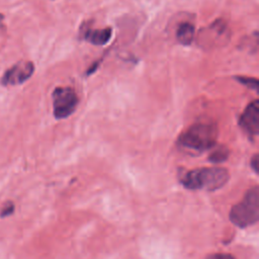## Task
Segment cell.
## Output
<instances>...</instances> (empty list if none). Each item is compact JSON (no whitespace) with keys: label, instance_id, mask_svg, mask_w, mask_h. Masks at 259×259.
Masks as SVG:
<instances>
[{"label":"cell","instance_id":"1","mask_svg":"<svg viewBox=\"0 0 259 259\" xmlns=\"http://www.w3.org/2000/svg\"><path fill=\"white\" fill-rule=\"evenodd\" d=\"M230 178L229 171L221 167H205L186 171L180 181L185 188L196 190H217L223 187Z\"/></svg>","mask_w":259,"mask_h":259},{"label":"cell","instance_id":"2","mask_svg":"<svg viewBox=\"0 0 259 259\" xmlns=\"http://www.w3.org/2000/svg\"><path fill=\"white\" fill-rule=\"evenodd\" d=\"M218 128L211 123H196L186 130L178 139L180 148L193 154H199L214 147L218 139Z\"/></svg>","mask_w":259,"mask_h":259},{"label":"cell","instance_id":"3","mask_svg":"<svg viewBox=\"0 0 259 259\" xmlns=\"http://www.w3.org/2000/svg\"><path fill=\"white\" fill-rule=\"evenodd\" d=\"M259 219V187H251L244 198L230 211L231 222L239 228H246L257 223Z\"/></svg>","mask_w":259,"mask_h":259},{"label":"cell","instance_id":"4","mask_svg":"<svg viewBox=\"0 0 259 259\" xmlns=\"http://www.w3.org/2000/svg\"><path fill=\"white\" fill-rule=\"evenodd\" d=\"M78 104V96L71 87H57L53 92L54 115L56 118H66L71 115Z\"/></svg>","mask_w":259,"mask_h":259},{"label":"cell","instance_id":"5","mask_svg":"<svg viewBox=\"0 0 259 259\" xmlns=\"http://www.w3.org/2000/svg\"><path fill=\"white\" fill-rule=\"evenodd\" d=\"M239 124L241 128L251 139L259 134V100H254L248 104L240 116Z\"/></svg>","mask_w":259,"mask_h":259},{"label":"cell","instance_id":"6","mask_svg":"<svg viewBox=\"0 0 259 259\" xmlns=\"http://www.w3.org/2000/svg\"><path fill=\"white\" fill-rule=\"evenodd\" d=\"M34 66L31 62H19L5 72L2 77L4 85H16L26 81L33 73Z\"/></svg>","mask_w":259,"mask_h":259},{"label":"cell","instance_id":"7","mask_svg":"<svg viewBox=\"0 0 259 259\" xmlns=\"http://www.w3.org/2000/svg\"><path fill=\"white\" fill-rule=\"evenodd\" d=\"M112 30L110 27L93 29L91 27H86L83 30L82 37L95 46H103L107 44L111 37Z\"/></svg>","mask_w":259,"mask_h":259},{"label":"cell","instance_id":"8","mask_svg":"<svg viewBox=\"0 0 259 259\" xmlns=\"http://www.w3.org/2000/svg\"><path fill=\"white\" fill-rule=\"evenodd\" d=\"M177 40L184 46H189L194 38V26L189 22L181 23L176 31Z\"/></svg>","mask_w":259,"mask_h":259},{"label":"cell","instance_id":"9","mask_svg":"<svg viewBox=\"0 0 259 259\" xmlns=\"http://www.w3.org/2000/svg\"><path fill=\"white\" fill-rule=\"evenodd\" d=\"M229 149L225 146H219L215 150L211 152L208 156V160L212 163H222L226 161L229 157Z\"/></svg>","mask_w":259,"mask_h":259},{"label":"cell","instance_id":"10","mask_svg":"<svg viewBox=\"0 0 259 259\" xmlns=\"http://www.w3.org/2000/svg\"><path fill=\"white\" fill-rule=\"evenodd\" d=\"M237 80L242 83L243 85L255 90V91H258V81L257 79L255 78H250V77H242V76H238L237 77Z\"/></svg>","mask_w":259,"mask_h":259},{"label":"cell","instance_id":"11","mask_svg":"<svg viewBox=\"0 0 259 259\" xmlns=\"http://www.w3.org/2000/svg\"><path fill=\"white\" fill-rule=\"evenodd\" d=\"M205 259H236L234 256L231 254H226V253H214L208 255Z\"/></svg>","mask_w":259,"mask_h":259},{"label":"cell","instance_id":"12","mask_svg":"<svg viewBox=\"0 0 259 259\" xmlns=\"http://www.w3.org/2000/svg\"><path fill=\"white\" fill-rule=\"evenodd\" d=\"M13 210H14V205H13V203L8 202V203H6V204L3 206V208L1 209V217L9 215V214H11V213L13 212Z\"/></svg>","mask_w":259,"mask_h":259},{"label":"cell","instance_id":"13","mask_svg":"<svg viewBox=\"0 0 259 259\" xmlns=\"http://www.w3.org/2000/svg\"><path fill=\"white\" fill-rule=\"evenodd\" d=\"M258 164H259V158H258V155L255 154L253 156V158L251 159V167L253 168V170L257 173L258 172Z\"/></svg>","mask_w":259,"mask_h":259}]
</instances>
